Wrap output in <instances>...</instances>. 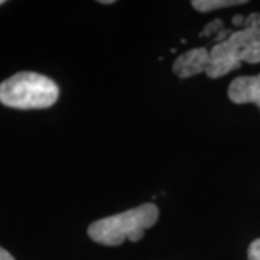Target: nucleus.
Instances as JSON below:
<instances>
[{
    "label": "nucleus",
    "instance_id": "nucleus-1",
    "mask_svg": "<svg viewBox=\"0 0 260 260\" xmlns=\"http://www.w3.org/2000/svg\"><path fill=\"white\" fill-rule=\"evenodd\" d=\"M242 62H260V13L246 16L243 29L234 30L224 42L210 49L207 77L220 78L240 68Z\"/></svg>",
    "mask_w": 260,
    "mask_h": 260
},
{
    "label": "nucleus",
    "instance_id": "nucleus-2",
    "mask_svg": "<svg viewBox=\"0 0 260 260\" xmlns=\"http://www.w3.org/2000/svg\"><path fill=\"white\" fill-rule=\"evenodd\" d=\"M158 217V207L153 203H148L94 221L88 227V236L93 242L104 246H119L124 240L139 242L145 230L155 225Z\"/></svg>",
    "mask_w": 260,
    "mask_h": 260
},
{
    "label": "nucleus",
    "instance_id": "nucleus-3",
    "mask_svg": "<svg viewBox=\"0 0 260 260\" xmlns=\"http://www.w3.org/2000/svg\"><path fill=\"white\" fill-rule=\"evenodd\" d=\"M59 97V87L49 77L23 71L0 84V103L19 110L48 109Z\"/></svg>",
    "mask_w": 260,
    "mask_h": 260
},
{
    "label": "nucleus",
    "instance_id": "nucleus-4",
    "mask_svg": "<svg viewBox=\"0 0 260 260\" xmlns=\"http://www.w3.org/2000/svg\"><path fill=\"white\" fill-rule=\"evenodd\" d=\"M208 65L210 51L207 48H194L178 56L172 65V71L179 78H189L192 75L207 73Z\"/></svg>",
    "mask_w": 260,
    "mask_h": 260
},
{
    "label": "nucleus",
    "instance_id": "nucleus-5",
    "mask_svg": "<svg viewBox=\"0 0 260 260\" xmlns=\"http://www.w3.org/2000/svg\"><path fill=\"white\" fill-rule=\"evenodd\" d=\"M229 99L236 104L253 103L260 107V74L234 78L229 87Z\"/></svg>",
    "mask_w": 260,
    "mask_h": 260
},
{
    "label": "nucleus",
    "instance_id": "nucleus-6",
    "mask_svg": "<svg viewBox=\"0 0 260 260\" xmlns=\"http://www.w3.org/2000/svg\"><path fill=\"white\" fill-rule=\"evenodd\" d=\"M243 3H246V2H243V0H194V2H191L194 9L198 12H213V10L221 9V8L237 6V5H243Z\"/></svg>",
    "mask_w": 260,
    "mask_h": 260
},
{
    "label": "nucleus",
    "instance_id": "nucleus-7",
    "mask_svg": "<svg viewBox=\"0 0 260 260\" xmlns=\"http://www.w3.org/2000/svg\"><path fill=\"white\" fill-rule=\"evenodd\" d=\"M223 30V22L220 20V19H217V20H213V22H210L207 26L204 28V30L200 34V37H210V35H213V34H218V32H221Z\"/></svg>",
    "mask_w": 260,
    "mask_h": 260
},
{
    "label": "nucleus",
    "instance_id": "nucleus-8",
    "mask_svg": "<svg viewBox=\"0 0 260 260\" xmlns=\"http://www.w3.org/2000/svg\"><path fill=\"white\" fill-rule=\"evenodd\" d=\"M247 256H249V260H260V239L254 240L249 246Z\"/></svg>",
    "mask_w": 260,
    "mask_h": 260
},
{
    "label": "nucleus",
    "instance_id": "nucleus-9",
    "mask_svg": "<svg viewBox=\"0 0 260 260\" xmlns=\"http://www.w3.org/2000/svg\"><path fill=\"white\" fill-rule=\"evenodd\" d=\"M244 20H246V18H243V16H240V15H237V16H234L233 18V25L234 26H244Z\"/></svg>",
    "mask_w": 260,
    "mask_h": 260
},
{
    "label": "nucleus",
    "instance_id": "nucleus-10",
    "mask_svg": "<svg viewBox=\"0 0 260 260\" xmlns=\"http://www.w3.org/2000/svg\"><path fill=\"white\" fill-rule=\"evenodd\" d=\"M0 260H15L13 256L10 254L9 251L5 250L3 247H0Z\"/></svg>",
    "mask_w": 260,
    "mask_h": 260
},
{
    "label": "nucleus",
    "instance_id": "nucleus-11",
    "mask_svg": "<svg viewBox=\"0 0 260 260\" xmlns=\"http://www.w3.org/2000/svg\"><path fill=\"white\" fill-rule=\"evenodd\" d=\"M100 3H102V5H113L114 2H113V0H102Z\"/></svg>",
    "mask_w": 260,
    "mask_h": 260
},
{
    "label": "nucleus",
    "instance_id": "nucleus-12",
    "mask_svg": "<svg viewBox=\"0 0 260 260\" xmlns=\"http://www.w3.org/2000/svg\"><path fill=\"white\" fill-rule=\"evenodd\" d=\"M3 3H5V2H3V0H0V5H3Z\"/></svg>",
    "mask_w": 260,
    "mask_h": 260
}]
</instances>
